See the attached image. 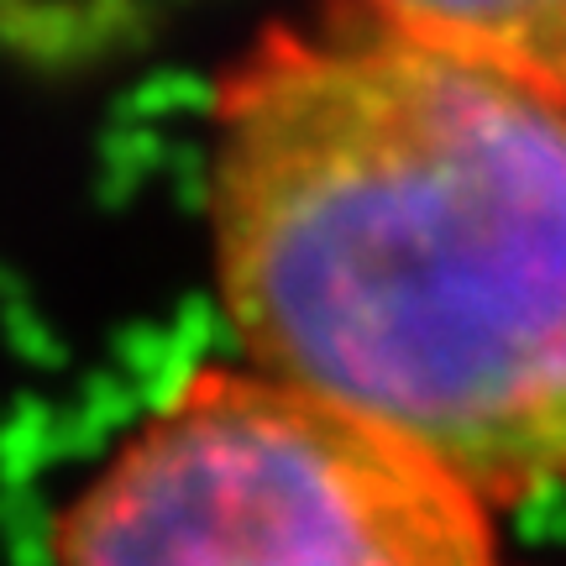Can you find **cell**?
I'll use <instances>...</instances> for the list:
<instances>
[{
  "label": "cell",
  "mask_w": 566,
  "mask_h": 566,
  "mask_svg": "<svg viewBox=\"0 0 566 566\" xmlns=\"http://www.w3.org/2000/svg\"><path fill=\"white\" fill-rule=\"evenodd\" d=\"M247 367L493 514L566 493V105L384 21L273 27L216 90Z\"/></svg>",
  "instance_id": "cell-1"
},
{
  "label": "cell",
  "mask_w": 566,
  "mask_h": 566,
  "mask_svg": "<svg viewBox=\"0 0 566 566\" xmlns=\"http://www.w3.org/2000/svg\"><path fill=\"white\" fill-rule=\"evenodd\" d=\"M53 566H499V530L342 409L195 367L63 504Z\"/></svg>",
  "instance_id": "cell-2"
},
{
  "label": "cell",
  "mask_w": 566,
  "mask_h": 566,
  "mask_svg": "<svg viewBox=\"0 0 566 566\" xmlns=\"http://www.w3.org/2000/svg\"><path fill=\"white\" fill-rule=\"evenodd\" d=\"M367 11L566 105V0H367Z\"/></svg>",
  "instance_id": "cell-3"
}]
</instances>
